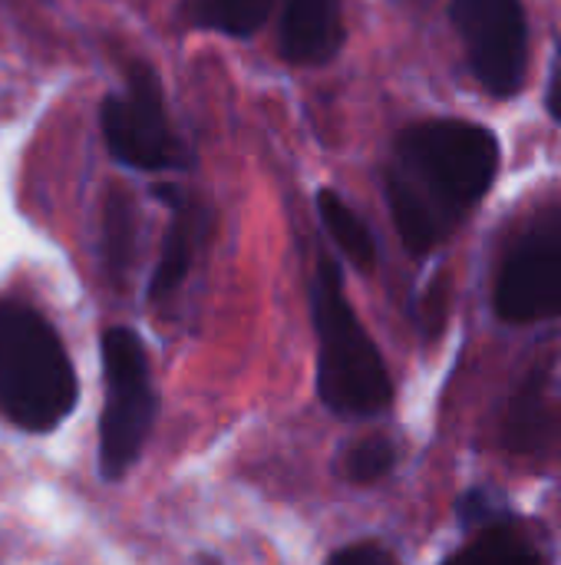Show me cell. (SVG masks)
<instances>
[{"label":"cell","instance_id":"cell-13","mask_svg":"<svg viewBox=\"0 0 561 565\" xmlns=\"http://www.w3.org/2000/svg\"><path fill=\"white\" fill-rule=\"evenodd\" d=\"M446 565H542V559L516 530L493 526Z\"/></svg>","mask_w":561,"mask_h":565},{"label":"cell","instance_id":"cell-10","mask_svg":"<svg viewBox=\"0 0 561 565\" xmlns=\"http://www.w3.org/2000/svg\"><path fill=\"white\" fill-rule=\"evenodd\" d=\"M317 215H321L327 235L334 238V245L347 255V262H354L357 268H374L377 242H374L367 222L334 189L317 192Z\"/></svg>","mask_w":561,"mask_h":565},{"label":"cell","instance_id":"cell-15","mask_svg":"<svg viewBox=\"0 0 561 565\" xmlns=\"http://www.w3.org/2000/svg\"><path fill=\"white\" fill-rule=\"evenodd\" d=\"M132 205L126 202V195H112L109 209H106V258L112 268H122L132 248Z\"/></svg>","mask_w":561,"mask_h":565},{"label":"cell","instance_id":"cell-18","mask_svg":"<svg viewBox=\"0 0 561 565\" xmlns=\"http://www.w3.org/2000/svg\"><path fill=\"white\" fill-rule=\"evenodd\" d=\"M205 565H218V563H212V559H208V563H205Z\"/></svg>","mask_w":561,"mask_h":565},{"label":"cell","instance_id":"cell-4","mask_svg":"<svg viewBox=\"0 0 561 565\" xmlns=\"http://www.w3.org/2000/svg\"><path fill=\"white\" fill-rule=\"evenodd\" d=\"M106 407L99 424V463L106 480H119L142 454L155 417L145 348L136 331L109 328L103 334Z\"/></svg>","mask_w":561,"mask_h":565},{"label":"cell","instance_id":"cell-5","mask_svg":"<svg viewBox=\"0 0 561 565\" xmlns=\"http://www.w3.org/2000/svg\"><path fill=\"white\" fill-rule=\"evenodd\" d=\"M103 139L119 162L142 172H159L179 162V139L152 66L132 63L126 73V89L106 96Z\"/></svg>","mask_w":561,"mask_h":565},{"label":"cell","instance_id":"cell-16","mask_svg":"<svg viewBox=\"0 0 561 565\" xmlns=\"http://www.w3.org/2000/svg\"><path fill=\"white\" fill-rule=\"evenodd\" d=\"M327 565H397V559L384 546L360 543V546H347V550L334 553Z\"/></svg>","mask_w":561,"mask_h":565},{"label":"cell","instance_id":"cell-8","mask_svg":"<svg viewBox=\"0 0 561 565\" xmlns=\"http://www.w3.org/2000/svg\"><path fill=\"white\" fill-rule=\"evenodd\" d=\"M281 56L298 66L334 60L344 43V0H284Z\"/></svg>","mask_w":561,"mask_h":565},{"label":"cell","instance_id":"cell-14","mask_svg":"<svg viewBox=\"0 0 561 565\" xmlns=\"http://www.w3.org/2000/svg\"><path fill=\"white\" fill-rule=\"evenodd\" d=\"M393 460H397V450L390 440H384V437L360 440L347 454V477L354 483H377L380 477H387L393 470Z\"/></svg>","mask_w":561,"mask_h":565},{"label":"cell","instance_id":"cell-2","mask_svg":"<svg viewBox=\"0 0 561 565\" xmlns=\"http://www.w3.org/2000/svg\"><path fill=\"white\" fill-rule=\"evenodd\" d=\"M76 407V374L60 334L20 301L0 298V411L30 434L60 427Z\"/></svg>","mask_w":561,"mask_h":565},{"label":"cell","instance_id":"cell-3","mask_svg":"<svg viewBox=\"0 0 561 565\" xmlns=\"http://www.w3.org/2000/svg\"><path fill=\"white\" fill-rule=\"evenodd\" d=\"M311 315L317 331V391L334 414L367 417L390 404L393 387L387 364L354 315L341 268L331 258L317 262L311 281Z\"/></svg>","mask_w":561,"mask_h":565},{"label":"cell","instance_id":"cell-12","mask_svg":"<svg viewBox=\"0 0 561 565\" xmlns=\"http://www.w3.org/2000/svg\"><path fill=\"white\" fill-rule=\"evenodd\" d=\"M549 434V411H546V391H542V374L526 381V387L516 394L509 420H506V440L513 450H536Z\"/></svg>","mask_w":561,"mask_h":565},{"label":"cell","instance_id":"cell-6","mask_svg":"<svg viewBox=\"0 0 561 565\" xmlns=\"http://www.w3.org/2000/svg\"><path fill=\"white\" fill-rule=\"evenodd\" d=\"M496 311L513 324L561 315V205L542 212L513 245L496 281Z\"/></svg>","mask_w":561,"mask_h":565},{"label":"cell","instance_id":"cell-7","mask_svg":"<svg viewBox=\"0 0 561 565\" xmlns=\"http://www.w3.org/2000/svg\"><path fill=\"white\" fill-rule=\"evenodd\" d=\"M453 20L483 89L493 96H516L529 66L522 0H453Z\"/></svg>","mask_w":561,"mask_h":565},{"label":"cell","instance_id":"cell-1","mask_svg":"<svg viewBox=\"0 0 561 565\" xmlns=\"http://www.w3.org/2000/svg\"><path fill=\"white\" fill-rule=\"evenodd\" d=\"M499 172V139L479 122L430 119L410 126L387 172V202L413 255L436 248L489 192Z\"/></svg>","mask_w":561,"mask_h":565},{"label":"cell","instance_id":"cell-9","mask_svg":"<svg viewBox=\"0 0 561 565\" xmlns=\"http://www.w3.org/2000/svg\"><path fill=\"white\" fill-rule=\"evenodd\" d=\"M208 232V222L198 209L179 202L175 212H172V222H169V232H165V242H162V255H159V265L152 271V281H149V298L159 301V298H169L188 275L192 262H195V248L202 242V235Z\"/></svg>","mask_w":561,"mask_h":565},{"label":"cell","instance_id":"cell-17","mask_svg":"<svg viewBox=\"0 0 561 565\" xmlns=\"http://www.w3.org/2000/svg\"><path fill=\"white\" fill-rule=\"evenodd\" d=\"M549 109L561 122V63L559 70H555V79H552V89H549Z\"/></svg>","mask_w":561,"mask_h":565},{"label":"cell","instance_id":"cell-11","mask_svg":"<svg viewBox=\"0 0 561 565\" xmlns=\"http://www.w3.org/2000/svg\"><path fill=\"white\" fill-rule=\"evenodd\" d=\"M274 0H185L192 23L228 36H251L265 26Z\"/></svg>","mask_w":561,"mask_h":565}]
</instances>
